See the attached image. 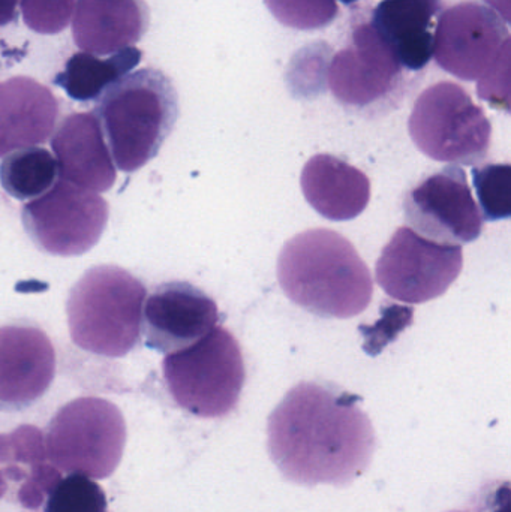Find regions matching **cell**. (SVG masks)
Returning <instances> with one entry per match:
<instances>
[{"label": "cell", "instance_id": "6da1fadb", "mask_svg": "<svg viewBox=\"0 0 511 512\" xmlns=\"http://www.w3.org/2000/svg\"><path fill=\"white\" fill-rule=\"evenodd\" d=\"M360 397L320 382H300L267 423L270 459L299 486H347L371 465L375 432Z\"/></svg>", "mask_w": 511, "mask_h": 512}, {"label": "cell", "instance_id": "7a4b0ae2", "mask_svg": "<svg viewBox=\"0 0 511 512\" xmlns=\"http://www.w3.org/2000/svg\"><path fill=\"white\" fill-rule=\"evenodd\" d=\"M279 286L297 306L321 318L350 319L368 309L371 271L350 240L327 228L303 231L282 246Z\"/></svg>", "mask_w": 511, "mask_h": 512}, {"label": "cell", "instance_id": "3957f363", "mask_svg": "<svg viewBox=\"0 0 511 512\" xmlns=\"http://www.w3.org/2000/svg\"><path fill=\"white\" fill-rule=\"evenodd\" d=\"M96 117L117 168L134 173L158 155L173 131L179 96L164 72L140 69L102 93Z\"/></svg>", "mask_w": 511, "mask_h": 512}, {"label": "cell", "instance_id": "277c9868", "mask_svg": "<svg viewBox=\"0 0 511 512\" xmlns=\"http://www.w3.org/2000/svg\"><path fill=\"white\" fill-rule=\"evenodd\" d=\"M146 288L116 265L90 268L69 294V333L78 348L120 358L137 346L143 328Z\"/></svg>", "mask_w": 511, "mask_h": 512}, {"label": "cell", "instance_id": "5b68a950", "mask_svg": "<svg viewBox=\"0 0 511 512\" xmlns=\"http://www.w3.org/2000/svg\"><path fill=\"white\" fill-rule=\"evenodd\" d=\"M165 385L174 402L200 418H222L239 405L246 370L236 337L215 327L194 345L162 361Z\"/></svg>", "mask_w": 511, "mask_h": 512}, {"label": "cell", "instance_id": "8992f818", "mask_svg": "<svg viewBox=\"0 0 511 512\" xmlns=\"http://www.w3.org/2000/svg\"><path fill=\"white\" fill-rule=\"evenodd\" d=\"M126 444V424L114 403L80 397L66 403L48 424L45 450L54 468L105 480L114 474Z\"/></svg>", "mask_w": 511, "mask_h": 512}, {"label": "cell", "instance_id": "52a82bcc", "mask_svg": "<svg viewBox=\"0 0 511 512\" xmlns=\"http://www.w3.org/2000/svg\"><path fill=\"white\" fill-rule=\"evenodd\" d=\"M411 140L435 161L480 164L491 149L492 126L464 87L434 84L417 98L408 120Z\"/></svg>", "mask_w": 511, "mask_h": 512}, {"label": "cell", "instance_id": "ba28073f", "mask_svg": "<svg viewBox=\"0 0 511 512\" xmlns=\"http://www.w3.org/2000/svg\"><path fill=\"white\" fill-rule=\"evenodd\" d=\"M21 219L27 236L41 251L78 256L101 239L107 227L108 206L96 192L59 180L23 207Z\"/></svg>", "mask_w": 511, "mask_h": 512}, {"label": "cell", "instance_id": "9c48e42d", "mask_svg": "<svg viewBox=\"0 0 511 512\" xmlns=\"http://www.w3.org/2000/svg\"><path fill=\"white\" fill-rule=\"evenodd\" d=\"M462 267L461 246L432 242L401 227L378 258L377 282L395 300L422 304L446 294Z\"/></svg>", "mask_w": 511, "mask_h": 512}, {"label": "cell", "instance_id": "30bf717a", "mask_svg": "<svg viewBox=\"0 0 511 512\" xmlns=\"http://www.w3.org/2000/svg\"><path fill=\"white\" fill-rule=\"evenodd\" d=\"M402 71L398 57L371 23L360 24L351 44L333 57L329 87L342 107L374 113L401 89Z\"/></svg>", "mask_w": 511, "mask_h": 512}, {"label": "cell", "instance_id": "8fae6325", "mask_svg": "<svg viewBox=\"0 0 511 512\" xmlns=\"http://www.w3.org/2000/svg\"><path fill=\"white\" fill-rule=\"evenodd\" d=\"M405 219L411 230L443 245L476 242L483 216L461 167L449 165L423 179L404 200Z\"/></svg>", "mask_w": 511, "mask_h": 512}, {"label": "cell", "instance_id": "7c38bea8", "mask_svg": "<svg viewBox=\"0 0 511 512\" xmlns=\"http://www.w3.org/2000/svg\"><path fill=\"white\" fill-rule=\"evenodd\" d=\"M510 39L506 21L488 6L462 2L444 9L435 26V62L459 80L476 81Z\"/></svg>", "mask_w": 511, "mask_h": 512}, {"label": "cell", "instance_id": "4fadbf2b", "mask_svg": "<svg viewBox=\"0 0 511 512\" xmlns=\"http://www.w3.org/2000/svg\"><path fill=\"white\" fill-rule=\"evenodd\" d=\"M216 301L188 282L159 285L147 298L143 328L150 349L171 354L203 339L216 327Z\"/></svg>", "mask_w": 511, "mask_h": 512}, {"label": "cell", "instance_id": "5bb4252c", "mask_svg": "<svg viewBox=\"0 0 511 512\" xmlns=\"http://www.w3.org/2000/svg\"><path fill=\"white\" fill-rule=\"evenodd\" d=\"M56 373L53 343L41 328L0 327V411H20L41 399Z\"/></svg>", "mask_w": 511, "mask_h": 512}, {"label": "cell", "instance_id": "9a60e30c", "mask_svg": "<svg viewBox=\"0 0 511 512\" xmlns=\"http://www.w3.org/2000/svg\"><path fill=\"white\" fill-rule=\"evenodd\" d=\"M51 147L63 182L96 194L113 188L116 168L96 114L66 117L54 134Z\"/></svg>", "mask_w": 511, "mask_h": 512}, {"label": "cell", "instance_id": "2e32d148", "mask_svg": "<svg viewBox=\"0 0 511 512\" xmlns=\"http://www.w3.org/2000/svg\"><path fill=\"white\" fill-rule=\"evenodd\" d=\"M59 119V101L38 81L14 77L0 83V159L47 143Z\"/></svg>", "mask_w": 511, "mask_h": 512}, {"label": "cell", "instance_id": "e0dca14e", "mask_svg": "<svg viewBox=\"0 0 511 512\" xmlns=\"http://www.w3.org/2000/svg\"><path fill=\"white\" fill-rule=\"evenodd\" d=\"M303 195L329 221H353L371 201V182L359 168L327 153L312 156L300 176Z\"/></svg>", "mask_w": 511, "mask_h": 512}, {"label": "cell", "instance_id": "ac0fdd59", "mask_svg": "<svg viewBox=\"0 0 511 512\" xmlns=\"http://www.w3.org/2000/svg\"><path fill=\"white\" fill-rule=\"evenodd\" d=\"M147 26L143 0H77L72 35L84 53L105 56L140 41Z\"/></svg>", "mask_w": 511, "mask_h": 512}, {"label": "cell", "instance_id": "d6986e66", "mask_svg": "<svg viewBox=\"0 0 511 512\" xmlns=\"http://www.w3.org/2000/svg\"><path fill=\"white\" fill-rule=\"evenodd\" d=\"M443 0H383L371 26L392 48L402 68L422 71L434 56L435 20Z\"/></svg>", "mask_w": 511, "mask_h": 512}, {"label": "cell", "instance_id": "ffe728a7", "mask_svg": "<svg viewBox=\"0 0 511 512\" xmlns=\"http://www.w3.org/2000/svg\"><path fill=\"white\" fill-rule=\"evenodd\" d=\"M44 436L35 426H20L0 435V465L12 480L23 477L17 501L36 510L60 481L59 469L47 462Z\"/></svg>", "mask_w": 511, "mask_h": 512}, {"label": "cell", "instance_id": "44dd1931", "mask_svg": "<svg viewBox=\"0 0 511 512\" xmlns=\"http://www.w3.org/2000/svg\"><path fill=\"white\" fill-rule=\"evenodd\" d=\"M141 56L143 53L135 47L123 48L108 59H99L83 51L66 62L65 69L54 78V84L62 87L75 101H93L128 75L141 62Z\"/></svg>", "mask_w": 511, "mask_h": 512}, {"label": "cell", "instance_id": "7402d4cb", "mask_svg": "<svg viewBox=\"0 0 511 512\" xmlns=\"http://www.w3.org/2000/svg\"><path fill=\"white\" fill-rule=\"evenodd\" d=\"M59 168L48 150L21 149L9 153L0 164V183L15 200H35L54 185Z\"/></svg>", "mask_w": 511, "mask_h": 512}, {"label": "cell", "instance_id": "603a6c76", "mask_svg": "<svg viewBox=\"0 0 511 512\" xmlns=\"http://www.w3.org/2000/svg\"><path fill=\"white\" fill-rule=\"evenodd\" d=\"M44 512H108L107 496L92 478L71 474L48 493Z\"/></svg>", "mask_w": 511, "mask_h": 512}, {"label": "cell", "instance_id": "cb8c5ba5", "mask_svg": "<svg viewBox=\"0 0 511 512\" xmlns=\"http://www.w3.org/2000/svg\"><path fill=\"white\" fill-rule=\"evenodd\" d=\"M474 188L482 207L483 221L495 222L511 216V168L489 164L473 171Z\"/></svg>", "mask_w": 511, "mask_h": 512}, {"label": "cell", "instance_id": "d4e9b609", "mask_svg": "<svg viewBox=\"0 0 511 512\" xmlns=\"http://www.w3.org/2000/svg\"><path fill=\"white\" fill-rule=\"evenodd\" d=\"M273 17L297 30H318L338 17L336 0H264Z\"/></svg>", "mask_w": 511, "mask_h": 512}, {"label": "cell", "instance_id": "484cf974", "mask_svg": "<svg viewBox=\"0 0 511 512\" xmlns=\"http://www.w3.org/2000/svg\"><path fill=\"white\" fill-rule=\"evenodd\" d=\"M24 23L33 32L41 35H56L66 29L75 0H21Z\"/></svg>", "mask_w": 511, "mask_h": 512}, {"label": "cell", "instance_id": "4316f807", "mask_svg": "<svg viewBox=\"0 0 511 512\" xmlns=\"http://www.w3.org/2000/svg\"><path fill=\"white\" fill-rule=\"evenodd\" d=\"M413 307L387 304L383 307V318L378 319L371 327L360 325V333L365 336L363 349L371 357H377L389 343L395 342L396 337L413 324Z\"/></svg>", "mask_w": 511, "mask_h": 512}, {"label": "cell", "instance_id": "83f0119b", "mask_svg": "<svg viewBox=\"0 0 511 512\" xmlns=\"http://www.w3.org/2000/svg\"><path fill=\"white\" fill-rule=\"evenodd\" d=\"M510 60H511V39H507L491 68L479 78L480 99L489 102L497 110H510Z\"/></svg>", "mask_w": 511, "mask_h": 512}, {"label": "cell", "instance_id": "f1b7e54d", "mask_svg": "<svg viewBox=\"0 0 511 512\" xmlns=\"http://www.w3.org/2000/svg\"><path fill=\"white\" fill-rule=\"evenodd\" d=\"M21 0H0V26H8L18 17V3Z\"/></svg>", "mask_w": 511, "mask_h": 512}, {"label": "cell", "instance_id": "f546056e", "mask_svg": "<svg viewBox=\"0 0 511 512\" xmlns=\"http://www.w3.org/2000/svg\"><path fill=\"white\" fill-rule=\"evenodd\" d=\"M492 512H510L509 484H504V489L497 493V504Z\"/></svg>", "mask_w": 511, "mask_h": 512}, {"label": "cell", "instance_id": "4dcf8cb0", "mask_svg": "<svg viewBox=\"0 0 511 512\" xmlns=\"http://www.w3.org/2000/svg\"><path fill=\"white\" fill-rule=\"evenodd\" d=\"M486 3H491L497 11L501 12L503 15V20L506 23L510 21V2L509 0H485Z\"/></svg>", "mask_w": 511, "mask_h": 512}, {"label": "cell", "instance_id": "1f68e13d", "mask_svg": "<svg viewBox=\"0 0 511 512\" xmlns=\"http://www.w3.org/2000/svg\"><path fill=\"white\" fill-rule=\"evenodd\" d=\"M342 3H345V5H351V3H356L357 0H341Z\"/></svg>", "mask_w": 511, "mask_h": 512}, {"label": "cell", "instance_id": "d6a6232c", "mask_svg": "<svg viewBox=\"0 0 511 512\" xmlns=\"http://www.w3.org/2000/svg\"><path fill=\"white\" fill-rule=\"evenodd\" d=\"M450 512H464V511H450Z\"/></svg>", "mask_w": 511, "mask_h": 512}]
</instances>
